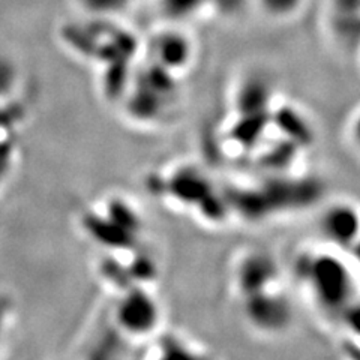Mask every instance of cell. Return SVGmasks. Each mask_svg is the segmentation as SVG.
Masks as SVG:
<instances>
[{
	"label": "cell",
	"instance_id": "5b68a950",
	"mask_svg": "<svg viewBox=\"0 0 360 360\" xmlns=\"http://www.w3.org/2000/svg\"><path fill=\"white\" fill-rule=\"evenodd\" d=\"M348 135H350V143L353 149L360 155V110L353 117L350 127H348Z\"/></svg>",
	"mask_w": 360,
	"mask_h": 360
},
{
	"label": "cell",
	"instance_id": "277c9868",
	"mask_svg": "<svg viewBox=\"0 0 360 360\" xmlns=\"http://www.w3.org/2000/svg\"><path fill=\"white\" fill-rule=\"evenodd\" d=\"M260 2L270 14L287 15L299 5L300 0H260Z\"/></svg>",
	"mask_w": 360,
	"mask_h": 360
},
{
	"label": "cell",
	"instance_id": "7a4b0ae2",
	"mask_svg": "<svg viewBox=\"0 0 360 360\" xmlns=\"http://www.w3.org/2000/svg\"><path fill=\"white\" fill-rule=\"evenodd\" d=\"M189 47L184 38L176 35L162 37L156 44V58L168 68L184 66L189 58Z\"/></svg>",
	"mask_w": 360,
	"mask_h": 360
},
{
	"label": "cell",
	"instance_id": "3957f363",
	"mask_svg": "<svg viewBox=\"0 0 360 360\" xmlns=\"http://www.w3.org/2000/svg\"><path fill=\"white\" fill-rule=\"evenodd\" d=\"M205 2L206 0H164V8L167 14L174 17H186L189 14H194Z\"/></svg>",
	"mask_w": 360,
	"mask_h": 360
},
{
	"label": "cell",
	"instance_id": "6da1fadb",
	"mask_svg": "<svg viewBox=\"0 0 360 360\" xmlns=\"http://www.w3.org/2000/svg\"><path fill=\"white\" fill-rule=\"evenodd\" d=\"M323 233L333 242L354 243L360 239V207L353 202H338L323 215Z\"/></svg>",
	"mask_w": 360,
	"mask_h": 360
}]
</instances>
